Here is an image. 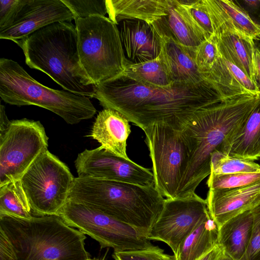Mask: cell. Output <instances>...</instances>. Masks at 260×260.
Here are the masks:
<instances>
[{
	"instance_id": "cell-25",
	"label": "cell",
	"mask_w": 260,
	"mask_h": 260,
	"mask_svg": "<svg viewBox=\"0 0 260 260\" xmlns=\"http://www.w3.org/2000/svg\"><path fill=\"white\" fill-rule=\"evenodd\" d=\"M202 75L212 84L222 101L251 95L239 83L220 54L211 70Z\"/></svg>"
},
{
	"instance_id": "cell-28",
	"label": "cell",
	"mask_w": 260,
	"mask_h": 260,
	"mask_svg": "<svg viewBox=\"0 0 260 260\" xmlns=\"http://www.w3.org/2000/svg\"><path fill=\"white\" fill-rule=\"evenodd\" d=\"M121 74L140 83L159 87L173 83L160 55L146 62L128 64Z\"/></svg>"
},
{
	"instance_id": "cell-29",
	"label": "cell",
	"mask_w": 260,
	"mask_h": 260,
	"mask_svg": "<svg viewBox=\"0 0 260 260\" xmlns=\"http://www.w3.org/2000/svg\"><path fill=\"white\" fill-rule=\"evenodd\" d=\"M260 172V165L253 160L230 156L216 150L211 155V172L215 175Z\"/></svg>"
},
{
	"instance_id": "cell-10",
	"label": "cell",
	"mask_w": 260,
	"mask_h": 260,
	"mask_svg": "<svg viewBox=\"0 0 260 260\" xmlns=\"http://www.w3.org/2000/svg\"><path fill=\"white\" fill-rule=\"evenodd\" d=\"M58 215L68 225L98 241L101 248L120 252L154 246L134 228L82 204L68 201Z\"/></svg>"
},
{
	"instance_id": "cell-38",
	"label": "cell",
	"mask_w": 260,
	"mask_h": 260,
	"mask_svg": "<svg viewBox=\"0 0 260 260\" xmlns=\"http://www.w3.org/2000/svg\"><path fill=\"white\" fill-rule=\"evenodd\" d=\"M253 69L255 82L260 89V49L256 46L253 54Z\"/></svg>"
},
{
	"instance_id": "cell-14",
	"label": "cell",
	"mask_w": 260,
	"mask_h": 260,
	"mask_svg": "<svg viewBox=\"0 0 260 260\" xmlns=\"http://www.w3.org/2000/svg\"><path fill=\"white\" fill-rule=\"evenodd\" d=\"M74 20L62 0H27L13 23L0 30V39L15 42L50 24Z\"/></svg>"
},
{
	"instance_id": "cell-41",
	"label": "cell",
	"mask_w": 260,
	"mask_h": 260,
	"mask_svg": "<svg viewBox=\"0 0 260 260\" xmlns=\"http://www.w3.org/2000/svg\"><path fill=\"white\" fill-rule=\"evenodd\" d=\"M220 260H234V259L233 258H232L231 257H230V256H229L223 253L222 255L221 256Z\"/></svg>"
},
{
	"instance_id": "cell-8",
	"label": "cell",
	"mask_w": 260,
	"mask_h": 260,
	"mask_svg": "<svg viewBox=\"0 0 260 260\" xmlns=\"http://www.w3.org/2000/svg\"><path fill=\"white\" fill-rule=\"evenodd\" d=\"M74 179L67 165L48 149L42 153L20 179L32 214L58 215Z\"/></svg>"
},
{
	"instance_id": "cell-1",
	"label": "cell",
	"mask_w": 260,
	"mask_h": 260,
	"mask_svg": "<svg viewBox=\"0 0 260 260\" xmlns=\"http://www.w3.org/2000/svg\"><path fill=\"white\" fill-rule=\"evenodd\" d=\"M93 98L104 109L118 111L142 130L164 124L181 131L198 111L221 100L212 84H144L120 74L95 86Z\"/></svg>"
},
{
	"instance_id": "cell-32",
	"label": "cell",
	"mask_w": 260,
	"mask_h": 260,
	"mask_svg": "<svg viewBox=\"0 0 260 260\" xmlns=\"http://www.w3.org/2000/svg\"><path fill=\"white\" fill-rule=\"evenodd\" d=\"M219 56L217 40L213 34L195 48L194 60L199 72L202 74L209 72Z\"/></svg>"
},
{
	"instance_id": "cell-31",
	"label": "cell",
	"mask_w": 260,
	"mask_h": 260,
	"mask_svg": "<svg viewBox=\"0 0 260 260\" xmlns=\"http://www.w3.org/2000/svg\"><path fill=\"white\" fill-rule=\"evenodd\" d=\"M193 23L205 39L214 34L212 22L204 0H179Z\"/></svg>"
},
{
	"instance_id": "cell-21",
	"label": "cell",
	"mask_w": 260,
	"mask_h": 260,
	"mask_svg": "<svg viewBox=\"0 0 260 260\" xmlns=\"http://www.w3.org/2000/svg\"><path fill=\"white\" fill-rule=\"evenodd\" d=\"M251 209L229 219L218 228L217 245L234 260H241L249 245L252 230Z\"/></svg>"
},
{
	"instance_id": "cell-16",
	"label": "cell",
	"mask_w": 260,
	"mask_h": 260,
	"mask_svg": "<svg viewBox=\"0 0 260 260\" xmlns=\"http://www.w3.org/2000/svg\"><path fill=\"white\" fill-rule=\"evenodd\" d=\"M117 26L129 64L146 62L159 55L161 40L151 24L134 19L122 20Z\"/></svg>"
},
{
	"instance_id": "cell-19",
	"label": "cell",
	"mask_w": 260,
	"mask_h": 260,
	"mask_svg": "<svg viewBox=\"0 0 260 260\" xmlns=\"http://www.w3.org/2000/svg\"><path fill=\"white\" fill-rule=\"evenodd\" d=\"M131 132L129 121L122 114L110 109H104L96 117L90 137L106 150L125 159L126 141Z\"/></svg>"
},
{
	"instance_id": "cell-24",
	"label": "cell",
	"mask_w": 260,
	"mask_h": 260,
	"mask_svg": "<svg viewBox=\"0 0 260 260\" xmlns=\"http://www.w3.org/2000/svg\"><path fill=\"white\" fill-rule=\"evenodd\" d=\"M218 228L210 214L181 243L174 260H200L217 245Z\"/></svg>"
},
{
	"instance_id": "cell-33",
	"label": "cell",
	"mask_w": 260,
	"mask_h": 260,
	"mask_svg": "<svg viewBox=\"0 0 260 260\" xmlns=\"http://www.w3.org/2000/svg\"><path fill=\"white\" fill-rule=\"evenodd\" d=\"M73 13L74 20L93 15L105 16L106 0H62Z\"/></svg>"
},
{
	"instance_id": "cell-6",
	"label": "cell",
	"mask_w": 260,
	"mask_h": 260,
	"mask_svg": "<svg viewBox=\"0 0 260 260\" xmlns=\"http://www.w3.org/2000/svg\"><path fill=\"white\" fill-rule=\"evenodd\" d=\"M0 96L10 105L46 109L72 125L91 118L96 112L88 97L43 85L18 62L6 58L0 59Z\"/></svg>"
},
{
	"instance_id": "cell-15",
	"label": "cell",
	"mask_w": 260,
	"mask_h": 260,
	"mask_svg": "<svg viewBox=\"0 0 260 260\" xmlns=\"http://www.w3.org/2000/svg\"><path fill=\"white\" fill-rule=\"evenodd\" d=\"M205 200L210 216L219 228L260 203V181L237 188H209Z\"/></svg>"
},
{
	"instance_id": "cell-11",
	"label": "cell",
	"mask_w": 260,
	"mask_h": 260,
	"mask_svg": "<svg viewBox=\"0 0 260 260\" xmlns=\"http://www.w3.org/2000/svg\"><path fill=\"white\" fill-rule=\"evenodd\" d=\"M48 138L39 121H11L0 134V186L18 180L34 161L48 150Z\"/></svg>"
},
{
	"instance_id": "cell-18",
	"label": "cell",
	"mask_w": 260,
	"mask_h": 260,
	"mask_svg": "<svg viewBox=\"0 0 260 260\" xmlns=\"http://www.w3.org/2000/svg\"><path fill=\"white\" fill-rule=\"evenodd\" d=\"M166 14L151 25L160 39L169 38L195 48L205 40L179 0H167Z\"/></svg>"
},
{
	"instance_id": "cell-22",
	"label": "cell",
	"mask_w": 260,
	"mask_h": 260,
	"mask_svg": "<svg viewBox=\"0 0 260 260\" xmlns=\"http://www.w3.org/2000/svg\"><path fill=\"white\" fill-rule=\"evenodd\" d=\"M219 151L253 161L260 158V96L242 127Z\"/></svg>"
},
{
	"instance_id": "cell-39",
	"label": "cell",
	"mask_w": 260,
	"mask_h": 260,
	"mask_svg": "<svg viewBox=\"0 0 260 260\" xmlns=\"http://www.w3.org/2000/svg\"><path fill=\"white\" fill-rule=\"evenodd\" d=\"M223 253L222 250L217 245L200 260H220Z\"/></svg>"
},
{
	"instance_id": "cell-13",
	"label": "cell",
	"mask_w": 260,
	"mask_h": 260,
	"mask_svg": "<svg viewBox=\"0 0 260 260\" xmlns=\"http://www.w3.org/2000/svg\"><path fill=\"white\" fill-rule=\"evenodd\" d=\"M78 177H90L141 185L154 183L152 172L130 159L115 155L100 146L86 149L75 161Z\"/></svg>"
},
{
	"instance_id": "cell-17",
	"label": "cell",
	"mask_w": 260,
	"mask_h": 260,
	"mask_svg": "<svg viewBox=\"0 0 260 260\" xmlns=\"http://www.w3.org/2000/svg\"><path fill=\"white\" fill-rule=\"evenodd\" d=\"M215 35L232 34L258 40L260 24L255 22L235 1L204 0Z\"/></svg>"
},
{
	"instance_id": "cell-42",
	"label": "cell",
	"mask_w": 260,
	"mask_h": 260,
	"mask_svg": "<svg viewBox=\"0 0 260 260\" xmlns=\"http://www.w3.org/2000/svg\"><path fill=\"white\" fill-rule=\"evenodd\" d=\"M106 255V254H105V256L103 258H89L87 260H105Z\"/></svg>"
},
{
	"instance_id": "cell-5",
	"label": "cell",
	"mask_w": 260,
	"mask_h": 260,
	"mask_svg": "<svg viewBox=\"0 0 260 260\" xmlns=\"http://www.w3.org/2000/svg\"><path fill=\"white\" fill-rule=\"evenodd\" d=\"M0 230L11 242L17 260H87L83 233L58 215L21 218L0 216Z\"/></svg>"
},
{
	"instance_id": "cell-35",
	"label": "cell",
	"mask_w": 260,
	"mask_h": 260,
	"mask_svg": "<svg viewBox=\"0 0 260 260\" xmlns=\"http://www.w3.org/2000/svg\"><path fill=\"white\" fill-rule=\"evenodd\" d=\"M253 216L250 241L241 260H260V203L251 209Z\"/></svg>"
},
{
	"instance_id": "cell-9",
	"label": "cell",
	"mask_w": 260,
	"mask_h": 260,
	"mask_svg": "<svg viewBox=\"0 0 260 260\" xmlns=\"http://www.w3.org/2000/svg\"><path fill=\"white\" fill-rule=\"evenodd\" d=\"M143 131L152 162L154 186L166 199H177L188 159L181 131L160 124Z\"/></svg>"
},
{
	"instance_id": "cell-3",
	"label": "cell",
	"mask_w": 260,
	"mask_h": 260,
	"mask_svg": "<svg viewBox=\"0 0 260 260\" xmlns=\"http://www.w3.org/2000/svg\"><path fill=\"white\" fill-rule=\"evenodd\" d=\"M165 199L154 184L141 185L90 177H75L68 201L98 210L147 237Z\"/></svg>"
},
{
	"instance_id": "cell-7",
	"label": "cell",
	"mask_w": 260,
	"mask_h": 260,
	"mask_svg": "<svg viewBox=\"0 0 260 260\" xmlns=\"http://www.w3.org/2000/svg\"><path fill=\"white\" fill-rule=\"evenodd\" d=\"M75 21L80 60L92 82L96 85L121 74L129 63L117 25L100 15Z\"/></svg>"
},
{
	"instance_id": "cell-4",
	"label": "cell",
	"mask_w": 260,
	"mask_h": 260,
	"mask_svg": "<svg viewBox=\"0 0 260 260\" xmlns=\"http://www.w3.org/2000/svg\"><path fill=\"white\" fill-rule=\"evenodd\" d=\"M15 43L29 67L45 73L64 90L93 98L96 85L81 63L76 28L71 21L50 24Z\"/></svg>"
},
{
	"instance_id": "cell-27",
	"label": "cell",
	"mask_w": 260,
	"mask_h": 260,
	"mask_svg": "<svg viewBox=\"0 0 260 260\" xmlns=\"http://www.w3.org/2000/svg\"><path fill=\"white\" fill-rule=\"evenodd\" d=\"M31 209L20 180L0 186V216L30 218Z\"/></svg>"
},
{
	"instance_id": "cell-20",
	"label": "cell",
	"mask_w": 260,
	"mask_h": 260,
	"mask_svg": "<svg viewBox=\"0 0 260 260\" xmlns=\"http://www.w3.org/2000/svg\"><path fill=\"white\" fill-rule=\"evenodd\" d=\"M160 39L159 55L173 82L196 84L204 80L195 62L196 47L185 46L169 38Z\"/></svg>"
},
{
	"instance_id": "cell-36",
	"label": "cell",
	"mask_w": 260,
	"mask_h": 260,
	"mask_svg": "<svg viewBox=\"0 0 260 260\" xmlns=\"http://www.w3.org/2000/svg\"><path fill=\"white\" fill-rule=\"evenodd\" d=\"M27 0H0V30L10 26Z\"/></svg>"
},
{
	"instance_id": "cell-30",
	"label": "cell",
	"mask_w": 260,
	"mask_h": 260,
	"mask_svg": "<svg viewBox=\"0 0 260 260\" xmlns=\"http://www.w3.org/2000/svg\"><path fill=\"white\" fill-rule=\"evenodd\" d=\"M260 181V172L224 175L210 173L207 181L209 188H232L248 185Z\"/></svg>"
},
{
	"instance_id": "cell-40",
	"label": "cell",
	"mask_w": 260,
	"mask_h": 260,
	"mask_svg": "<svg viewBox=\"0 0 260 260\" xmlns=\"http://www.w3.org/2000/svg\"><path fill=\"white\" fill-rule=\"evenodd\" d=\"M0 134H1L6 131L11 122L7 118L5 107L3 105H1L0 107Z\"/></svg>"
},
{
	"instance_id": "cell-26",
	"label": "cell",
	"mask_w": 260,
	"mask_h": 260,
	"mask_svg": "<svg viewBox=\"0 0 260 260\" xmlns=\"http://www.w3.org/2000/svg\"><path fill=\"white\" fill-rule=\"evenodd\" d=\"M215 36L217 42L225 48L236 64L256 83L253 69L254 40L232 34Z\"/></svg>"
},
{
	"instance_id": "cell-2",
	"label": "cell",
	"mask_w": 260,
	"mask_h": 260,
	"mask_svg": "<svg viewBox=\"0 0 260 260\" xmlns=\"http://www.w3.org/2000/svg\"><path fill=\"white\" fill-rule=\"evenodd\" d=\"M259 96L247 94L226 100L196 113L181 131L188 159L177 198L195 193L200 183L210 174L211 154L219 151L240 130Z\"/></svg>"
},
{
	"instance_id": "cell-34",
	"label": "cell",
	"mask_w": 260,
	"mask_h": 260,
	"mask_svg": "<svg viewBox=\"0 0 260 260\" xmlns=\"http://www.w3.org/2000/svg\"><path fill=\"white\" fill-rule=\"evenodd\" d=\"M114 260H174L172 256L164 252L158 246L150 248L114 252L112 254Z\"/></svg>"
},
{
	"instance_id": "cell-43",
	"label": "cell",
	"mask_w": 260,
	"mask_h": 260,
	"mask_svg": "<svg viewBox=\"0 0 260 260\" xmlns=\"http://www.w3.org/2000/svg\"><path fill=\"white\" fill-rule=\"evenodd\" d=\"M258 40H259V41H260V37H259V38Z\"/></svg>"
},
{
	"instance_id": "cell-23",
	"label": "cell",
	"mask_w": 260,
	"mask_h": 260,
	"mask_svg": "<svg viewBox=\"0 0 260 260\" xmlns=\"http://www.w3.org/2000/svg\"><path fill=\"white\" fill-rule=\"evenodd\" d=\"M106 5L108 18L117 25L134 19L151 24L167 14V0H106Z\"/></svg>"
},
{
	"instance_id": "cell-12",
	"label": "cell",
	"mask_w": 260,
	"mask_h": 260,
	"mask_svg": "<svg viewBox=\"0 0 260 260\" xmlns=\"http://www.w3.org/2000/svg\"><path fill=\"white\" fill-rule=\"evenodd\" d=\"M209 214L206 200L196 193L185 198L166 199L147 238L165 243L174 254L181 243Z\"/></svg>"
},
{
	"instance_id": "cell-37",
	"label": "cell",
	"mask_w": 260,
	"mask_h": 260,
	"mask_svg": "<svg viewBox=\"0 0 260 260\" xmlns=\"http://www.w3.org/2000/svg\"><path fill=\"white\" fill-rule=\"evenodd\" d=\"M0 260H17V257L11 242L1 230H0Z\"/></svg>"
}]
</instances>
